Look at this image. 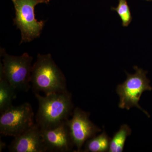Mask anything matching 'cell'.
Segmentation results:
<instances>
[{
	"label": "cell",
	"instance_id": "obj_1",
	"mask_svg": "<svg viewBox=\"0 0 152 152\" xmlns=\"http://www.w3.org/2000/svg\"><path fill=\"white\" fill-rule=\"evenodd\" d=\"M39 103L36 124L41 129L56 127L68 121L74 111L72 95L67 90L42 96L36 93Z\"/></svg>",
	"mask_w": 152,
	"mask_h": 152
},
{
	"label": "cell",
	"instance_id": "obj_2",
	"mask_svg": "<svg viewBox=\"0 0 152 152\" xmlns=\"http://www.w3.org/2000/svg\"><path fill=\"white\" fill-rule=\"evenodd\" d=\"M31 83L35 91L43 92L45 95L67 90L65 77L50 54L38 55L33 65Z\"/></svg>",
	"mask_w": 152,
	"mask_h": 152
},
{
	"label": "cell",
	"instance_id": "obj_3",
	"mask_svg": "<svg viewBox=\"0 0 152 152\" xmlns=\"http://www.w3.org/2000/svg\"><path fill=\"white\" fill-rule=\"evenodd\" d=\"M15 10L14 24L21 32L22 43L30 42L40 37L45 21L35 18V7L39 4H48L51 0H11Z\"/></svg>",
	"mask_w": 152,
	"mask_h": 152
},
{
	"label": "cell",
	"instance_id": "obj_4",
	"mask_svg": "<svg viewBox=\"0 0 152 152\" xmlns=\"http://www.w3.org/2000/svg\"><path fill=\"white\" fill-rule=\"evenodd\" d=\"M1 55L3 64L1 63L0 67L6 78L17 91L27 92L31 88L33 57L26 53L19 56H11L2 49Z\"/></svg>",
	"mask_w": 152,
	"mask_h": 152
},
{
	"label": "cell",
	"instance_id": "obj_5",
	"mask_svg": "<svg viewBox=\"0 0 152 152\" xmlns=\"http://www.w3.org/2000/svg\"><path fill=\"white\" fill-rule=\"evenodd\" d=\"M134 68L136 72L129 74L126 72L127 79L117 87V93L120 98L118 107L120 108L127 110L136 107L150 117L148 112L142 108L139 104L143 93L152 90L150 80L147 77V72L137 66Z\"/></svg>",
	"mask_w": 152,
	"mask_h": 152
},
{
	"label": "cell",
	"instance_id": "obj_6",
	"mask_svg": "<svg viewBox=\"0 0 152 152\" xmlns=\"http://www.w3.org/2000/svg\"><path fill=\"white\" fill-rule=\"evenodd\" d=\"M1 115L0 134L2 136L15 137L35 124L32 107L28 103L12 106Z\"/></svg>",
	"mask_w": 152,
	"mask_h": 152
},
{
	"label": "cell",
	"instance_id": "obj_7",
	"mask_svg": "<svg viewBox=\"0 0 152 152\" xmlns=\"http://www.w3.org/2000/svg\"><path fill=\"white\" fill-rule=\"evenodd\" d=\"M90 113L79 107L74 110L72 118L67 122L76 152H82L86 142L96 136L102 130L90 120Z\"/></svg>",
	"mask_w": 152,
	"mask_h": 152
},
{
	"label": "cell",
	"instance_id": "obj_8",
	"mask_svg": "<svg viewBox=\"0 0 152 152\" xmlns=\"http://www.w3.org/2000/svg\"><path fill=\"white\" fill-rule=\"evenodd\" d=\"M41 130V134L48 152L72 151L75 147L67 122L56 127Z\"/></svg>",
	"mask_w": 152,
	"mask_h": 152
},
{
	"label": "cell",
	"instance_id": "obj_9",
	"mask_svg": "<svg viewBox=\"0 0 152 152\" xmlns=\"http://www.w3.org/2000/svg\"><path fill=\"white\" fill-rule=\"evenodd\" d=\"M8 149L11 152H48L41 129L36 123L24 132L14 137Z\"/></svg>",
	"mask_w": 152,
	"mask_h": 152
},
{
	"label": "cell",
	"instance_id": "obj_10",
	"mask_svg": "<svg viewBox=\"0 0 152 152\" xmlns=\"http://www.w3.org/2000/svg\"><path fill=\"white\" fill-rule=\"evenodd\" d=\"M17 90L6 78L0 67V113L1 114L12 106L16 97Z\"/></svg>",
	"mask_w": 152,
	"mask_h": 152
},
{
	"label": "cell",
	"instance_id": "obj_11",
	"mask_svg": "<svg viewBox=\"0 0 152 152\" xmlns=\"http://www.w3.org/2000/svg\"><path fill=\"white\" fill-rule=\"evenodd\" d=\"M110 138L105 131H103L100 134L88 140L85 144L84 148L82 152H105L108 151Z\"/></svg>",
	"mask_w": 152,
	"mask_h": 152
},
{
	"label": "cell",
	"instance_id": "obj_12",
	"mask_svg": "<svg viewBox=\"0 0 152 152\" xmlns=\"http://www.w3.org/2000/svg\"><path fill=\"white\" fill-rule=\"evenodd\" d=\"M132 134V129L128 125H121L119 129L111 139L108 152H121L124 151L125 142Z\"/></svg>",
	"mask_w": 152,
	"mask_h": 152
},
{
	"label": "cell",
	"instance_id": "obj_13",
	"mask_svg": "<svg viewBox=\"0 0 152 152\" xmlns=\"http://www.w3.org/2000/svg\"><path fill=\"white\" fill-rule=\"evenodd\" d=\"M116 7H112L111 10L116 11L122 22L123 26L127 27L132 20V15L127 0H118Z\"/></svg>",
	"mask_w": 152,
	"mask_h": 152
},
{
	"label": "cell",
	"instance_id": "obj_14",
	"mask_svg": "<svg viewBox=\"0 0 152 152\" xmlns=\"http://www.w3.org/2000/svg\"><path fill=\"white\" fill-rule=\"evenodd\" d=\"M6 148L5 143L3 142L2 141H0V152L2 151L3 150Z\"/></svg>",
	"mask_w": 152,
	"mask_h": 152
},
{
	"label": "cell",
	"instance_id": "obj_15",
	"mask_svg": "<svg viewBox=\"0 0 152 152\" xmlns=\"http://www.w3.org/2000/svg\"><path fill=\"white\" fill-rule=\"evenodd\" d=\"M146 1H152V0H146Z\"/></svg>",
	"mask_w": 152,
	"mask_h": 152
}]
</instances>
